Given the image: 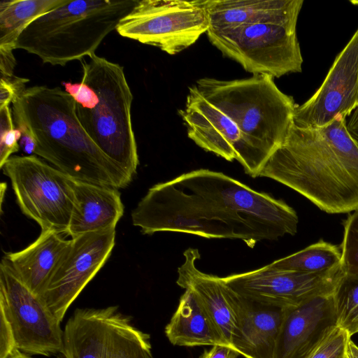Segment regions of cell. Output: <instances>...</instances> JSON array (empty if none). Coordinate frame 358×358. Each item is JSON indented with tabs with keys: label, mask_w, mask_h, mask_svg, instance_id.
<instances>
[{
	"label": "cell",
	"mask_w": 358,
	"mask_h": 358,
	"mask_svg": "<svg viewBox=\"0 0 358 358\" xmlns=\"http://www.w3.org/2000/svg\"><path fill=\"white\" fill-rule=\"evenodd\" d=\"M208 30L269 20H298L303 0H202Z\"/></svg>",
	"instance_id": "cell-19"
},
{
	"label": "cell",
	"mask_w": 358,
	"mask_h": 358,
	"mask_svg": "<svg viewBox=\"0 0 358 358\" xmlns=\"http://www.w3.org/2000/svg\"><path fill=\"white\" fill-rule=\"evenodd\" d=\"M346 357L358 358V346L351 340V338L348 343Z\"/></svg>",
	"instance_id": "cell-32"
},
{
	"label": "cell",
	"mask_w": 358,
	"mask_h": 358,
	"mask_svg": "<svg viewBox=\"0 0 358 358\" xmlns=\"http://www.w3.org/2000/svg\"><path fill=\"white\" fill-rule=\"evenodd\" d=\"M350 2L354 5L358 6V0H350Z\"/></svg>",
	"instance_id": "cell-35"
},
{
	"label": "cell",
	"mask_w": 358,
	"mask_h": 358,
	"mask_svg": "<svg viewBox=\"0 0 358 358\" xmlns=\"http://www.w3.org/2000/svg\"><path fill=\"white\" fill-rule=\"evenodd\" d=\"M0 168L20 150V131L15 128L10 105L0 107Z\"/></svg>",
	"instance_id": "cell-27"
},
{
	"label": "cell",
	"mask_w": 358,
	"mask_h": 358,
	"mask_svg": "<svg viewBox=\"0 0 358 358\" xmlns=\"http://www.w3.org/2000/svg\"><path fill=\"white\" fill-rule=\"evenodd\" d=\"M355 142H356V141H355ZM356 143H357V145H358V142H356Z\"/></svg>",
	"instance_id": "cell-36"
},
{
	"label": "cell",
	"mask_w": 358,
	"mask_h": 358,
	"mask_svg": "<svg viewBox=\"0 0 358 358\" xmlns=\"http://www.w3.org/2000/svg\"><path fill=\"white\" fill-rule=\"evenodd\" d=\"M0 310L6 314L22 352L49 357L62 352L61 322L41 297L17 278L3 259L0 264Z\"/></svg>",
	"instance_id": "cell-10"
},
{
	"label": "cell",
	"mask_w": 358,
	"mask_h": 358,
	"mask_svg": "<svg viewBox=\"0 0 358 358\" xmlns=\"http://www.w3.org/2000/svg\"><path fill=\"white\" fill-rule=\"evenodd\" d=\"M333 292L285 308L273 358H308L338 326Z\"/></svg>",
	"instance_id": "cell-14"
},
{
	"label": "cell",
	"mask_w": 358,
	"mask_h": 358,
	"mask_svg": "<svg viewBox=\"0 0 358 358\" xmlns=\"http://www.w3.org/2000/svg\"><path fill=\"white\" fill-rule=\"evenodd\" d=\"M165 334L174 345H228L207 312L189 290L181 296L178 308L165 327Z\"/></svg>",
	"instance_id": "cell-21"
},
{
	"label": "cell",
	"mask_w": 358,
	"mask_h": 358,
	"mask_svg": "<svg viewBox=\"0 0 358 358\" xmlns=\"http://www.w3.org/2000/svg\"><path fill=\"white\" fill-rule=\"evenodd\" d=\"M238 355L231 348L226 345H215L205 350L200 358H236Z\"/></svg>",
	"instance_id": "cell-30"
},
{
	"label": "cell",
	"mask_w": 358,
	"mask_h": 358,
	"mask_svg": "<svg viewBox=\"0 0 358 358\" xmlns=\"http://www.w3.org/2000/svg\"><path fill=\"white\" fill-rule=\"evenodd\" d=\"M340 245L320 240L304 249L269 264L272 267L303 273H322L341 264Z\"/></svg>",
	"instance_id": "cell-23"
},
{
	"label": "cell",
	"mask_w": 358,
	"mask_h": 358,
	"mask_svg": "<svg viewBox=\"0 0 358 358\" xmlns=\"http://www.w3.org/2000/svg\"><path fill=\"white\" fill-rule=\"evenodd\" d=\"M143 234L170 231L239 239L253 248L297 232L299 217L284 201L222 172L200 169L150 187L131 213Z\"/></svg>",
	"instance_id": "cell-1"
},
{
	"label": "cell",
	"mask_w": 358,
	"mask_h": 358,
	"mask_svg": "<svg viewBox=\"0 0 358 358\" xmlns=\"http://www.w3.org/2000/svg\"><path fill=\"white\" fill-rule=\"evenodd\" d=\"M296 24L297 20H269L206 34L224 56L246 71L280 78L302 71Z\"/></svg>",
	"instance_id": "cell-7"
},
{
	"label": "cell",
	"mask_w": 358,
	"mask_h": 358,
	"mask_svg": "<svg viewBox=\"0 0 358 358\" xmlns=\"http://www.w3.org/2000/svg\"><path fill=\"white\" fill-rule=\"evenodd\" d=\"M230 290L236 318L232 349L245 358H273L287 307L257 303Z\"/></svg>",
	"instance_id": "cell-15"
},
{
	"label": "cell",
	"mask_w": 358,
	"mask_h": 358,
	"mask_svg": "<svg viewBox=\"0 0 358 358\" xmlns=\"http://www.w3.org/2000/svg\"><path fill=\"white\" fill-rule=\"evenodd\" d=\"M14 124L36 141L34 155L71 179L115 189L132 177L108 157L79 122L72 96L59 87H26L12 102Z\"/></svg>",
	"instance_id": "cell-4"
},
{
	"label": "cell",
	"mask_w": 358,
	"mask_h": 358,
	"mask_svg": "<svg viewBox=\"0 0 358 358\" xmlns=\"http://www.w3.org/2000/svg\"><path fill=\"white\" fill-rule=\"evenodd\" d=\"M108 358H153L150 336L117 309L113 315Z\"/></svg>",
	"instance_id": "cell-24"
},
{
	"label": "cell",
	"mask_w": 358,
	"mask_h": 358,
	"mask_svg": "<svg viewBox=\"0 0 358 358\" xmlns=\"http://www.w3.org/2000/svg\"><path fill=\"white\" fill-rule=\"evenodd\" d=\"M351 337L342 328L335 327L308 358H345Z\"/></svg>",
	"instance_id": "cell-28"
},
{
	"label": "cell",
	"mask_w": 358,
	"mask_h": 358,
	"mask_svg": "<svg viewBox=\"0 0 358 358\" xmlns=\"http://www.w3.org/2000/svg\"><path fill=\"white\" fill-rule=\"evenodd\" d=\"M347 129L354 139L358 142V107L356 108L346 120Z\"/></svg>",
	"instance_id": "cell-31"
},
{
	"label": "cell",
	"mask_w": 358,
	"mask_h": 358,
	"mask_svg": "<svg viewBox=\"0 0 358 358\" xmlns=\"http://www.w3.org/2000/svg\"><path fill=\"white\" fill-rule=\"evenodd\" d=\"M338 117L320 129L295 125L258 177L274 180L330 214L358 209V145Z\"/></svg>",
	"instance_id": "cell-3"
},
{
	"label": "cell",
	"mask_w": 358,
	"mask_h": 358,
	"mask_svg": "<svg viewBox=\"0 0 358 358\" xmlns=\"http://www.w3.org/2000/svg\"><path fill=\"white\" fill-rule=\"evenodd\" d=\"M6 189V183L1 182V203L2 205L3 194Z\"/></svg>",
	"instance_id": "cell-34"
},
{
	"label": "cell",
	"mask_w": 358,
	"mask_h": 358,
	"mask_svg": "<svg viewBox=\"0 0 358 358\" xmlns=\"http://www.w3.org/2000/svg\"><path fill=\"white\" fill-rule=\"evenodd\" d=\"M17 350L11 325L2 310H0V358H8Z\"/></svg>",
	"instance_id": "cell-29"
},
{
	"label": "cell",
	"mask_w": 358,
	"mask_h": 358,
	"mask_svg": "<svg viewBox=\"0 0 358 358\" xmlns=\"http://www.w3.org/2000/svg\"><path fill=\"white\" fill-rule=\"evenodd\" d=\"M358 107V28L337 55L314 94L296 106L294 125L309 129L325 127L337 117L348 118Z\"/></svg>",
	"instance_id": "cell-13"
},
{
	"label": "cell",
	"mask_w": 358,
	"mask_h": 358,
	"mask_svg": "<svg viewBox=\"0 0 358 358\" xmlns=\"http://www.w3.org/2000/svg\"><path fill=\"white\" fill-rule=\"evenodd\" d=\"M183 255L185 260L178 269L176 283L193 294L232 348L236 318L230 289L222 278L203 273L196 267V262L200 258L197 249L189 248Z\"/></svg>",
	"instance_id": "cell-16"
},
{
	"label": "cell",
	"mask_w": 358,
	"mask_h": 358,
	"mask_svg": "<svg viewBox=\"0 0 358 358\" xmlns=\"http://www.w3.org/2000/svg\"><path fill=\"white\" fill-rule=\"evenodd\" d=\"M115 241V229L71 238L40 296L60 322L71 303L106 262Z\"/></svg>",
	"instance_id": "cell-11"
},
{
	"label": "cell",
	"mask_w": 358,
	"mask_h": 358,
	"mask_svg": "<svg viewBox=\"0 0 358 358\" xmlns=\"http://www.w3.org/2000/svg\"><path fill=\"white\" fill-rule=\"evenodd\" d=\"M340 246L345 274L358 277V209L343 222V237Z\"/></svg>",
	"instance_id": "cell-26"
},
{
	"label": "cell",
	"mask_w": 358,
	"mask_h": 358,
	"mask_svg": "<svg viewBox=\"0 0 358 358\" xmlns=\"http://www.w3.org/2000/svg\"><path fill=\"white\" fill-rule=\"evenodd\" d=\"M69 0H2L0 2V49L14 50L24 29L40 16Z\"/></svg>",
	"instance_id": "cell-22"
},
{
	"label": "cell",
	"mask_w": 358,
	"mask_h": 358,
	"mask_svg": "<svg viewBox=\"0 0 358 358\" xmlns=\"http://www.w3.org/2000/svg\"><path fill=\"white\" fill-rule=\"evenodd\" d=\"M80 62V82H63L64 90L91 139L133 176L139 161L131 115L133 94L124 67L96 54Z\"/></svg>",
	"instance_id": "cell-5"
},
{
	"label": "cell",
	"mask_w": 358,
	"mask_h": 358,
	"mask_svg": "<svg viewBox=\"0 0 358 358\" xmlns=\"http://www.w3.org/2000/svg\"><path fill=\"white\" fill-rule=\"evenodd\" d=\"M8 358H32L30 355L22 352L20 350H17L14 355Z\"/></svg>",
	"instance_id": "cell-33"
},
{
	"label": "cell",
	"mask_w": 358,
	"mask_h": 358,
	"mask_svg": "<svg viewBox=\"0 0 358 358\" xmlns=\"http://www.w3.org/2000/svg\"><path fill=\"white\" fill-rule=\"evenodd\" d=\"M138 0H76L40 16L18 38L15 50L38 57L43 64L64 66L95 54Z\"/></svg>",
	"instance_id": "cell-6"
},
{
	"label": "cell",
	"mask_w": 358,
	"mask_h": 358,
	"mask_svg": "<svg viewBox=\"0 0 358 358\" xmlns=\"http://www.w3.org/2000/svg\"><path fill=\"white\" fill-rule=\"evenodd\" d=\"M296 106L270 76L202 78L189 87L179 113L187 136L199 147L238 161L245 173L257 178L289 135Z\"/></svg>",
	"instance_id": "cell-2"
},
{
	"label": "cell",
	"mask_w": 358,
	"mask_h": 358,
	"mask_svg": "<svg viewBox=\"0 0 358 358\" xmlns=\"http://www.w3.org/2000/svg\"><path fill=\"white\" fill-rule=\"evenodd\" d=\"M1 169L22 212L41 231L67 235L74 206L73 179L36 155L11 156Z\"/></svg>",
	"instance_id": "cell-8"
},
{
	"label": "cell",
	"mask_w": 358,
	"mask_h": 358,
	"mask_svg": "<svg viewBox=\"0 0 358 358\" xmlns=\"http://www.w3.org/2000/svg\"><path fill=\"white\" fill-rule=\"evenodd\" d=\"M345 358H347V357H345Z\"/></svg>",
	"instance_id": "cell-37"
},
{
	"label": "cell",
	"mask_w": 358,
	"mask_h": 358,
	"mask_svg": "<svg viewBox=\"0 0 358 358\" xmlns=\"http://www.w3.org/2000/svg\"><path fill=\"white\" fill-rule=\"evenodd\" d=\"M333 296L338 326L351 337L358 333V277L344 274Z\"/></svg>",
	"instance_id": "cell-25"
},
{
	"label": "cell",
	"mask_w": 358,
	"mask_h": 358,
	"mask_svg": "<svg viewBox=\"0 0 358 358\" xmlns=\"http://www.w3.org/2000/svg\"><path fill=\"white\" fill-rule=\"evenodd\" d=\"M70 240L54 231H41L23 250L5 254L3 259L17 278L34 294L43 292Z\"/></svg>",
	"instance_id": "cell-20"
},
{
	"label": "cell",
	"mask_w": 358,
	"mask_h": 358,
	"mask_svg": "<svg viewBox=\"0 0 358 358\" xmlns=\"http://www.w3.org/2000/svg\"><path fill=\"white\" fill-rule=\"evenodd\" d=\"M117 309H76L64 327L63 350L57 358H108L112 317Z\"/></svg>",
	"instance_id": "cell-18"
},
{
	"label": "cell",
	"mask_w": 358,
	"mask_h": 358,
	"mask_svg": "<svg viewBox=\"0 0 358 358\" xmlns=\"http://www.w3.org/2000/svg\"><path fill=\"white\" fill-rule=\"evenodd\" d=\"M74 206L67 235L71 238L115 229L124 213L117 189L73 180Z\"/></svg>",
	"instance_id": "cell-17"
},
{
	"label": "cell",
	"mask_w": 358,
	"mask_h": 358,
	"mask_svg": "<svg viewBox=\"0 0 358 358\" xmlns=\"http://www.w3.org/2000/svg\"><path fill=\"white\" fill-rule=\"evenodd\" d=\"M344 274L342 264L331 270L317 273L284 271L268 264L253 271L222 277V279L241 297L286 308L334 291Z\"/></svg>",
	"instance_id": "cell-12"
},
{
	"label": "cell",
	"mask_w": 358,
	"mask_h": 358,
	"mask_svg": "<svg viewBox=\"0 0 358 358\" xmlns=\"http://www.w3.org/2000/svg\"><path fill=\"white\" fill-rule=\"evenodd\" d=\"M208 29L202 0H138L116 31L174 55L195 43Z\"/></svg>",
	"instance_id": "cell-9"
}]
</instances>
